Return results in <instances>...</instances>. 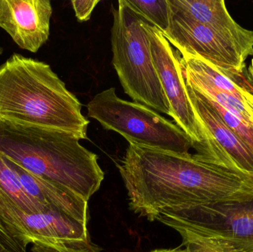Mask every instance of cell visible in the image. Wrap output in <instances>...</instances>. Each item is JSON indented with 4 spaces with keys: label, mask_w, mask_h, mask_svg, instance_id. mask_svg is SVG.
Listing matches in <instances>:
<instances>
[{
    "label": "cell",
    "mask_w": 253,
    "mask_h": 252,
    "mask_svg": "<svg viewBox=\"0 0 253 252\" xmlns=\"http://www.w3.org/2000/svg\"><path fill=\"white\" fill-rule=\"evenodd\" d=\"M156 220L181 235L182 252H253V198L169 209Z\"/></svg>",
    "instance_id": "cell-4"
},
{
    "label": "cell",
    "mask_w": 253,
    "mask_h": 252,
    "mask_svg": "<svg viewBox=\"0 0 253 252\" xmlns=\"http://www.w3.org/2000/svg\"><path fill=\"white\" fill-rule=\"evenodd\" d=\"M246 75L248 81H249L253 86V65H251V64L249 68H248V70H247Z\"/></svg>",
    "instance_id": "cell-19"
},
{
    "label": "cell",
    "mask_w": 253,
    "mask_h": 252,
    "mask_svg": "<svg viewBox=\"0 0 253 252\" xmlns=\"http://www.w3.org/2000/svg\"><path fill=\"white\" fill-rule=\"evenodd\" d=\"M1 53H2V50H1V47H0V55L1 54Z\"/></svg>",
    "instance_id": "cell-23"
},
{
    "label": "cell",
    "mask_w": 253,
    "mask_h": 252,
    "mask_svg": "<svg viewBox=\"0 0 253 252\" xmlns=\"http://www.w3.org/2000/svg\"><path fill=\"white\" fill-rule=\"evenodd\" d=\"M0 238L12 252H26L31 244L26 231L13 216L4 198L0 195Z\"/></svg>",
    "instance_id": "cell-15"
},
{
    "label": "cell",
    "mask_w": 253,
    "mask_h": 252,
    "mask_svg": "<svg viewBox=\"0 0 253 252\" xmlns=\"http://www.w3.org/2000/svg\"><path fill=\"white\" fill-rule=\"evenodd\" d=\"M179 54L181 67L197 74L219 91L231 95L253 108V86L248 81L246 72L241 76L227 75L201 58Z\"/></svg>",
    "instance_id": "cell-13"
},
{
    "label": "cell",
    "mask_w": 253,
    "mask_h": 252,
    "mask_svg": "<svg viewBox=\"0 0 253 252\" xmlns=\"http://www.w3.org/2000/svg\"><path fill=\"white\" fill-rule=\"evenodd\" d=\"M128 3L162 33L168 30L169 23L170 8L168 0H127Z\"/></svg>",
    "instance_id": "cell-16"
},
{
    "label": "cell",
    "mask_w": 253,
    "mask_h": 252,
    "mask_svg": "<svg viewBox=\"0 0 253 252\" xmlns=\"http://www.w3.org/2000/svg\"><path fill=\"white\" fill-rule=\"evenodd\" d=\"M130 210L150 221L162 212L253 198V176L193 154L129 144L117 165Z\"/></svg>",
    "instance_id": "cell-1"
},
{
    "label": "cell",
    "mask_w": 253,
    "mask_h": 252,
    "mask_svg": "<svg viewBox=\"0 0 253 252\" xmlns=\"http://www.w3.org/2000/svg\"><path fill=\"white\" fill-rule=\"evenodd\" d=\"M162 34L178 53L201 58L229 75H245L246 59L253 56L231 38L171 8L169 27Z\"/></svg>",
    "instance_id": "cell-8"
},
{
    "label": "cell",
    "mask_w": 253,
    "mask_h": 252,
    "mask_svg": "<svg viewBox=\"0 0 253 252\" xmlns=\"http://www.w3.org/2000/svg\"><path fill=\"white\" fill-rule=\"evenodd\" d=\"M99 3V0H74L71 1L73 8L75 11L79 22L89 20L95 7Z\"/></svg>",
    "instance_id": "cell-17"
},
{
    "label": "cell",
    "mask_w": 253,
    "mask_h": 252,
    "mask_svg": "<svg viewBox=\"0 0 253 252\" xmlns=\"http://www.w3.org/2000/svg\"><path fill=\"white\" fill-rule=\"evenodd\" d=\"M0 120L87 139L82 104L45 62L13 53L0 65Z\"/></svg>",
    "instance_id": "cell-2"
},
{
    "label": "cell",
    "mask_w": 253,
    "mask_h": 252,
    "mask_svg": "<svg viewBox=\"0 0 253 252\" xmlns=\"http://www.w3.org/2000/svg\"><path fill=\"white\" fill-rule=\"evenodd\" d=\"M72 133L0 120V153L31 174L88 201L105 179L99 157Z\"/></svg>",
    "instance_id": "cell-3"
},
{
    "label": "cell",
    "mask_w": 253,
    "mask_h": 252,
    "mask_svg": "<svg viewBox=\"0 0 253 252\" xmlns=\"http://www.w3.org/2000/svg\"><path fill=\"white\" fill-rule=\"evenodd\" d=\"M186 88L198 120L224 152L233 167L253 176V152L223 121L220 114L202 93L189 85Z\"/></svg>",
    "instance_id": "cell-11"
},
{
    "label": "cell",
    "mask_w": 253,
    "mask_h": 252,
    "mask_svg": "<svg viewBox=\"0 0 253 252\" xmlns=\"http://www.w3.org/2000/svg\"><path fill=\"white\" fill-rule=\"evenodd\" d=\"M145 28L155 68L169 104V116L190 138L196 150L193 156L207 162L227 165L229 161L225 154L195 114L186 88L179 53L175 51L162 33L148 21Z\"/></svg>",
    "instance_id": "cell-7"
},
{
    "label": "cell",
    "mask_w": 253,
    "mask_h": 252,
    "mask_svg": "<svg viewBox=\"0 0 253 252\" xmlns=\"http://www.w3.org/2000/svg\"><path fill=\"white\" fill-rule=\"evenodd\" d=\"M31 252H56L44 246L40 245L38 244H33V247H31Z\"/></svg>",
    "instance_id": "cell-18"
},
{
    "label": "cell",
    "mask_w": 253,
    "mask_h": 252,
    "mask_svg": "<svg viewBox=\"0 0 253 252\" xmlns=\"http://www.w3.org/2000/svg\"><path fill=\"white\" fill-rule=\"evenodd\" d=\"M251 65H253V58H252V60H251Z\"/></svg>",
    "instance_id": "cell-24"
},
{
    "label": "cell",
    "mask_w": 253,
    "mask_h": 252,
    "mask_svg": "<svg viewBox=\"0 0 253 252\" xmlns=\"http://www.w3.org/2000/svg\"><path fill=\"white\" fill-rule=\"evenodd\" d=\"M87 109L88 117L121 135L129 144L179 155H188L193 148L176 124L145 105L121 99L114 87L97 93Z\"/></svg>",
    "instance_id": "cell-6"
},
{
    "label": "cell",
    "mask_w": 253,
    "mask_h": 252,
    "mask_svg": "<svg viewBox=\"0 0 253 252\" xmlns=\"http://www.w3.org/2000/svg\"><path fill=\"white\" fill-rule=\"evenodd\" d=\"M49 0H0V28L23 50L37 53L50 36Z\"/></svg>",
    "instance_id": "cell-10"
},
{
    "label": "cell",
    "mask_w": 253,
    "mask_h": 252,
    "mask_svg": "<svg viewBox=\"0 0 253 252\" xmlns=\"http://www.w3.org/2000/svg\"><path fill=\"white\" fill-rule=\"evenodd\" d=\"M112 63L123 90L133 102L169 116V104L155 68L146 20L127 0L113 10Z\"/></svg>",
    "instance_id": "cell-5"
},
{
    "label": "cell",
    "mask_w": 253,
    "mask_h": 252,
    "mask_svg": "<svg viewBox=\"0 0 253 252\" xmlns=\"http://www.w3.org/2000/svg\"><path fill=\"white\" fill-rule=\"evenodd\" d=\"M15 215L31 244L44 246L56 252H101L91 241L87 224L50 207L42 213L27 214L16 209Z\"/></svg>",
    "instance_id": "cell-9"
},
{
    "label": "cell",
    "mask_w": 253,
    "mask_h": 252,
    "mask_svg": "<svg viewBox=\"0 0 253 252\" xmlns=\"http://www.w3.org/2000/svg\"><path fill=\"white\" fill-rule=\"evenodd\" d=\"M0 252H12L7 248V246L3 242L1 238H0Z\"/></svg>",
    "instance_id": "cell-20"
},
{
    "label": "cell",
    "mask_w": 253,
    "mask_h": 252,
    "mask_svg": "<svg viewBox=\"0 0 253 252\" xmlns=\"http://www.w3.org/2000/svg\"><path fill=\"white\" fill-rule=\"evenodd\" d=\"M150 252H171V250H156Z\"/></svg>",
    "instance_id": "cell-21"
},
{
    "label": "cell",
    "mask_w": 253,
    "mask_h": 252,
    "mask_svg": "<svg viewBox=\"0 0 253 252\" xmlns=\"http://www.w3.org/2000/svg\"><path fill=\"white\" fill-rule=\"evenodd\" d=\"M0 195L4 198L10 212L18 221L19 220L15 216V210L16 209L27 214H35V213L44 212L50 207L42 205L41 203L34 199L26 192L17 175L9 166L5 158L1 153H0Z\"/></svg>",
    "instance_id": "cell-14"
},
{
    "label": "cell",
    "mask_w": 253,
    "mask_h": 252,
    "mask_svg": "<svg viewBox=\"0 0 253 252\" xmlns=\"http://www.w3.org/2000/svg\"><path fill=\"white\" fill-rule=\"evenodd\" d=\"M172 11L231 38L253 56V31L232 18L222 0H168Z\"/></svg>",
    "instance_id": "cell-12"
},
{
    "label": "cell",
    "mask_w": 253,
    "mask_h": 252,
    "mask_svg": "<svg viewBox=\"0 0 253 252\" xmlns=\"http://www.w3.org/2000/svg\"><path fill=\"white\" fill-rule=\"evenodd\" d=\"M171 252H181V248H180V247H178V248L174 249V250H171Z\"/></svg>",
    "instance_id": "cell-22"
}]
</instances>
